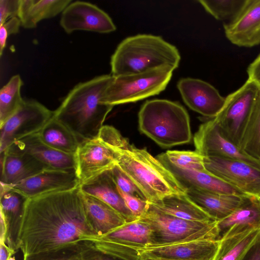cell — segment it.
I'll use <instances>...</instances> for the list:
<instances>
[{"mask_svg":"<svg viewBox=\"0 0 260 260\" xmlns=\"http://www.w3.org/2000/svg\"><path fill=\"white\" fill-rule=\"evenodd\" d=\"M98 236L80 190L51 192L27 200L17 235L23 256Z\"/></svg>","mask_w":260,"mask_h":260,"instance_id":"6da1fadb","label":"cell"},{"mask_svg":"<svg viewBox=\"0 0 260 260\" xmlns=\"http://www.w3.org/2000/svg\"><path fill=\"white\" fill-rule=\"evenodd\" d=\"M99 137L115 151L116 166L134 184L149 203L172 194H186V189L146 148L139 149L111 125H103Z\"/></svg>","mask_w":260,"mask_h":260,"instance_id":"7a4b0ae2","label":"cell"},{"mask_svg":"<svg viewBox=\"0 0 260 260\" xmlns=\"http://www.w3.org/2000/svg\"><path fill=\"white\" fill-rule=\"evenodd\" d=\"M114 77L103 75L77 84L69 92L53 117L67 127L80 143L96 138L113 106L102 102Z\"/></svg>","mask_w":260,"mask_h":260,"instance_id":"3957f363","label":"cell"},{"mask_svg":"<svg viewBox=\"0 0 260 260\" xmlns=\"http://www.w3.org/2000/svg\"><path fill=\"white\" fill-rule=\"evenodd\" d=\"M180 58L177 48L161 37L137 35L126 38L117 46L111 58L112 75L137 74L163 66L175 70Z\"/></svg>","mask_w":260,"mask_h":260,"instance_id":"277c9868","label":"cell"},{"mask_svg":"<svg viewBox=\"0 0 260 260\" xmlns=\"http://www.w3.org/2000/svg\"><path fill=\"white\" fill-rule=\"evenodd\" d=\"M140 131L162 147L189 143V117L177 102L162 99L146 101L138 114Z\"/></svg>","mask_w":260,"mask_h":260,"instance_id":"5b68a950","label":"cell"},{"mask_svg":"<svg viewBox=\"0 0 260 260\" xmlns=\"http://www.w3.org/2000/svg\"><path fill=\"white\" fill-rule=\"evenodd\" d=\"M151 230L148 246H161L197 240H219L217 221H194L158 212L150 206L139 218Z\"/></svg>","mask_w":260,"mask_h":260,"instance_id":"8992f818","label":"cell"},{"mask_svg":"<svg viewBox=\"0 0 260 260\" xmlns=\"http://www.w3.org/2000/svg\"><path fill=\"white\" fill-rule=\"evenodd\" d=\"M173 68L163 66L148 71L114 77L102 102L114 106L133 103L163 91L172 76Z\"/></svg>","mask_w":260,"mask_h":260,"instance_id":"52a82bcc","label":"cell"},{"mask_svg":"<svg viewBox=\"0 0 260 260\" xmlns=\"http://www.w3.org/2000/svg\"><path fill=\"white\" fill-rule=\"evenodd\" d=\"M151 230L139 219L127 222L108 234L87 238L95 248L123 260H140L137 250L151 243Z\"/></svg>","mask_w":260,"mask_h":260,"instance_id":"ba28073f","label":"cell"},{"mask_svg":"<svg viewBox=\"0 0 260 260\" xmlns=\"http://www.w3.org/2000/svg\"><path fill=\"white\" fill-rule=\"evenodd\" d=\"M258 89L254 83L247 79L225 97L222 108L214 118L224 136L239 147Z\"/></svg>","mask_w":260,"mask_h":260,"instance_id":"9c48e42d","label":"cell"},{"mask_svg":"<svg viewBox=\"0 0 260 260\" xmlns=\"http://www.w3.org/2000/svg\"><path fill=\"white\" fill-rule=\"evenodd\" d=\"M53 113L37 101L24 100L18 110L0 126V152L16 142L39 133Z\"/></svg>","mask_w":260,"mask_h":260,"instance_id":"30bf717a","label":"cell"},{"mask_svg":"<svg viewBox=\"0 0 260 260\" xmlns=\"http://www.w3.org/2000/svg\"><path fill=\"white\" fill-rule=\"evenodd\" d=\"M206 170L247 196L260 199V170L243 161L204 157Z\"/></svg>","mask_w":260,"mask_h":260,"instance_id":"8fae6325","label":"cell"},{"mask_svg":"<svg viewBox=\"0 0 260 260\" xmlns=\"http://www.w3.org/2000/svg\"><path fill=\"white\" fill-rule=\"evenodd\" d=\"M195 151L204 157L217 156L247 162L260 170V161L246 154L223 134L214 118L202 124L194 135Z\"/></svg>","mask_w":260,"mask_h":260,"instance_id":"7c38bea8","label":"cell"},{"mask_svg":"<svg viewBox=\"0 0 260 260\" xmlns=\"http://www.w3.org/2000/svg\"><path fill=\"white\" fill-rule=\"evenodd\" d=\"M75 160V173L80 185L116 166L115 151L98 136L80 144Z\"/></svg>","mask_w":260,"mask_h":260,"instance_id":"4fadbf2b","label":"cell"},{"mask_svg":"<svg viewBox=\"0 0 260 260\" xmlns=\"http://www.w3.org/2000/svg\"><path fill=\"white\" fill-rule=\"evenodd\" d=\"M60 25L68 34L76 30L109 33L116 29L110 17L103 10L90 3L75 1L61 13Z\"/></svg>","mask_w":260,"mask_h":260,"instance_id":"5bb4252c","label":"cell"},{"mask_svg":"<svg viewBox=\"0 0 260 260\" xmlns=\"http://www.w3.org/2000/svg\"><path fill=\"white\" fill-rule=\"evenodd\" d=\"M177 88L188 107L210 119L217 116L225 103V98L217 89L199 79L182 78L178 81Z\"/></svg>","mask_w":260,"mask_h":260,"instance_id":"9a60e30c","label":"cell"},{"mask_svg":"<svg viewBox=\"0 0 260 260\" xmlns=\"http://www.w3.org/2000/svg\"><path fill=\"white\" fill-rule=\"evenodd\" d=\"M219 240H197L147 246L137 250L140 257L176 260H213Z\"/></svg>","mask_w":260,"mask_h":260,"instance_id":"2e32d148","label":"cell"},{"mask_svg":"<svg viewBox=\"0 0 260 260\" xmlns=\"http://www.w3.org/2000/svg\"><path fill=\"white\" fill-rule=\"evenodd\" d=\"M80 185L75 172L47 169L18 184L6 185L29 199L51 192L72 189Z\"/></svg>","mask_w":260,"mask_h":260,"instance_id":"e0dca14e","label":"cell"},{"mask_svg":"<svg viewBox=\"0 0 260 260\" xmlns=\"http://www.w3.org/2000/svg\"><path fill=\"white\" fill-rule=\"evenodd\" d=\"M226 38L232 44L250 48L260 44V0H247L240 14L223 24Z\"/></svg>","mask_w":260,"mask_h":260,"instance_id":"ac0fdd59","label":"cell"},{"mask_svg":"<svg viewBox=\"0 0 260 260\" xmlns=\"http://www.w3.org/2000/svg\"><path fill=\"white\" fill-rule=\"evenodd\" d=\"M1 183L18 184L47 169H51L38 159L11 145L1 153Z\"/></svg>","mask_w":260,"mask_h":260,"instance_id":"d6986e66","label":"cell"},{"mask_svg":"<svg viewBox=\"0 0 260 260\" xmlns=\"http://www.w3.org/2000/svg\"><path fill=\"white\" fill-rule=\"evenodd\" d=\"M157 158L186 189L194 188L221 194L247 196L207 171H202L177 167L170 162L164 153L158 155Z\"/></svg>","mask_w":260,"mask_h":260,"instance_id":"ffe728a7","label":"cell"},{"mask_svg":"<svg viewBox=\"0 0 260 260\" xmlns=\"http://www.w3.org/2000/svg\"><path fill=\"white\" fill-rule=\"evenodd\" d=\"M11 145L30 154L51 169L75 172V154L64 153L51 147L41 140L38 133Z\"/></svg>","mask_w":260,"mask_h":260,"instance_id":"44dd1931","label":"cell"},{"mask_svg":"<svg viewBox=\"0 0 260 260\" xmlns=\"http://www.w3.org/2000/svg\"><path fill=\"white\" fill-rule=\"evenodd\" d=\"M219 240L252 228L260 227V199L246 196L230 215L218 221Z\"/></svg>","mask_w":260,"mask_h":260,"instance_id":"7402d4cb","label":"cell"},{"mask_svg":"<svg viewBox=\"0 0 260 260\" xmlns=\"http://www.w3.org/2000/svg\"><path fill=\"white\" fill-rule=\"evenodd\" d=\"M109 171L80 185L81 191L92 196L112 207L123 217L126 222L139 219L126 206Z\"/></svg>","mask_w":260,"mask_h":260,"instance_id":"603a6c76","label":"cell"},{"mask_svg":"<svg viewBox=\"0 0 260 260\" xmlns=\"http://www.w3.org/2000/svg\"><path fill=\"white\" fill-rule=\"evenodd\" d=\"M186 194L213 220L217 221L233 213L241 205L245 197L194 188L186 189Z\"/></svg>","mask_w":260,"mask_h":260,"instance_id":"cb8c5ba5","label":"cell"},{"mask_svg":"<svg viewBox=\"0 0 260 260\" xmlns=\"http://www.w3.org/2000/svg\"><path fill=\"white\" fill-rule=\"evenodd\" d=\"M1 186L0 214L4 217L7 227L6 243L16 252L17 235L28 198L3 183H1Z\"/></svg>","mask_w":260,"mask_h":260,"instance_id":"d4e9b609","label":"cell"},{"mask_svg":"<svg viewBox=\"0 0 260 260\" xmlns=\"http://www.w3.org/2000/svg\"><path fill=\"white\" fill-rule=\"evenodd\" d=\"M81 194L89 220L98 236L105 235L126 222L106 203L81 191Z\"/></svg>","mask_w":260,"mask_h":260,"instance_id":"484cf974","label":"cell"},{"mask_svg":"<svg viewBox=\"0 0 260 260\" xmlns=\"http://www.w3.org/2000/svg\"><path fill=\"white\" fill-rule=\"evenodd\" d=\"M149 204L158 212L183 219L194 221L214 220L186 194H172Z\"/></svg>","mask_w":260,"mask_h":260,"instance_id":"4316f807","label":"cell"},{"mask_svg":"<svg viewBox=\"0 0 260 260\" xmlns=\"http://www.w3.org/2000/svg\"><path fill=\"white\" fill-rule=\"evenodd\" d=\"M71 0H20L18 17L21 26L34 28L40 21L62 12Z\"/></svg>","mask_w":260,"mask_h":260,"instance_id":"83f0119b","label":"cell"},{"mask_svg":"<svg viewBox=\"0 0 260 260\" xmlns=\"http://www.w3.org/2000/svg\"><path fill=\"white\" fill-rule=\"evenodd\" d=\"M259 239L260 227L248 229L222 238L213 260H244Z\"/></svg>","mask_w":260,"mask_h":260,"instance_id":"f1b7e54d","label":"cell"},{"mask_svg":"<svg viewBox=\"0 0 260 260\" xmlns=\"http://www.w3.org/2000/svg\"><path fill=\"white\" fill-rule=\"evenodd\" d=\"M38 134L45 144L67 154H75L81 143L72 131L53 117Z\"/></svg>","mask_w":260,"mask_h":260,"instance_id":"f546056e","label":"cell"},{"mask_svg":"<svg viewBox=\"0 0 260 260\" xmlns=\"http://www.w3.org/2000/svg\"><path fill=\"white\" fill-rule=\"evenodd\" d=\"M240 148L260 161V88L246 124Z\"/></svg>","mask_w":260,"mask_h":260,"instance_id":"4dcf8cb0","label":"cell"},{"mask_svg":"<svg viewBox=\"0 0 260 260\" xmlns=\"http://www.w3.org/2000/svg\"><path fill=\"white\" fill-rule=\"evenodd\" d=\"M23 82L19 75L12 76L0 90V126L20 107L24 100L21 95Z\"/></svg>","mask_w":260,"mask_h":260,"instance_id":"1f68e13d","label":"cell"},{"mask_svg":"<svg viewBox=\"0 0 260 260\" xmlns=\"http://www.w3.org/2000/svg\"><path fill=\"white\" fill-rule=\"evenodd\" d=\"M198 2L216 19L226 21L224 23H227L237 18L247 0H200Z\"/></svg>","mask_w":260,"mask_h":260,"instance_id":"d6a6232c","label":"cell"},{"mask_svg":"<svg viewBox=\"0 0 260 260\" xmlns=\"http://www.w3.org/2000/svg\"><path fill=\"white\" fill-rule=\"evenodd\" d=\"M88 241H81L54 249L23 256V260H85Z\"/></svg>","mask_w":260,"mask_h":260,"instance_id":"836d02e7","label":"cell"},{"mask_svg":"<svg viewBox=\"0 0 260 260\" xmlns=\"http://www.w3.org/2000/svg\"><path fill=\"white\" fill-rule=\"evenodd\" d=\"M163 153L170 162L177 167L207 171L204 164V156L196 151L168 150Z\"/></svg>","mask_w":260,"mask_h":260,"instance_id":"e575fe53","label":"cell"},{"mask_svg":"<svg viewBox=\"0 0 260 260\" xmlns=\"http://www.w3.org/2000/svg\"><path fill=\"white\" fill-rule=\"evenodd\" d=\"M117 188L126 206L136 217L139 219L147 212L149 208L147 201L125 193L117 187Z\"/></svg>","mask_w":260,"mask_h":260,"instance_id":"d590c367","label":"cell"},{"mask_svg":"<svg viewBox=\"0 0 260 260\" xmlns=\"http://www.w3.org/2000/svg\"><path fill=\"white\" fill-rule=\"evenodd\" d=\"M109 171L116 186L121 191L145 200L137 187L117 167H114Z\"/></svg>","mask_w":260,"mask_h":260,"instance_id":"8d00e7d4","label":"cell"},{"mask_svg":"<svg viewBox=\"0 0 260 260\" xmlns=\"http://www.w3.org/2000/svg\"><path fill=\"white\" fill-rule=\"evenodd\" d=\"M21 26L18 17H13L0 25V56L2 55L3 51L6 46V42L9 36L19 32Z\"/></svg>","mask_w":260,"mask_h":260,"instance_id":"74e56055","label":"cell"},{"mask_svg":"<svg viewBox=\"0 0 260 260\" xmlns=\"http://www.w3.org/2000/svg\"><path fill=\"white\" fill-rule=\"evenodd\" d=\"M20 0H0V25L9 19L18 17Z\"/></svg>","mask_w":260,"mask_h":260,"instance_id":"f35d334b","label":"cell"},{"mask_svg":"<svg viewBox=\"0 0 260 260\" xmlns=\"http://www.w3.org/2000/svg\"><path fill=\"white\" fill-rule=\"evenodd\" d=\"M89 246L85 250L83 254L85 260H123L104 253L95 248L91 245L89 242Z\"/></svg>","mask_w":260,"mask_h":260,"instance_id":"ab89813d","label":"cell"},{"mask_svg":"<svg viewBox=\"0 0 260 260\" xmlns=\"http://www.w3.org/2000/svg\"><path fill=\"white\" fill-rule=\"evenodd\" d=\"M248 79L254 83L260 88V53L249 64L247 69Z\"/></svg>","mask_w":260,"mask_h":260,"instance_id":"60d3db41","label":"cell"},{"mask_svg":"<svg viewBox=\"0 0 260 260\" xmlns=\"http://www.w3.org/2000/svg\"><path fill=\"white\" fill-rule=\"evenodd\" d=\"M244 260H260V239L249 250Z\"/></svg>","mask_w":260,"mask_h":260,"instance_id":"b9f144b4","label":"cell"},{"mask_svg":"<svg viewBox=\"0 0 260 260\" xmlns=\"http://www.w3.org/2000/svg\"><path fill=\"white\" fill-rule=\"evenodd\" d=\"M15 253L6 243H0V260H8Z\"/></svg>","mask_w":260,"mask_h":260,"instance_id":"7bdbcfd3","label":"cell"},{"mask_svg":"<svg viewBox=\"0 0 260 260\" xmlns=\"http://www.w3.org/2000/svg\"><path fill=\"white\" fill-rule=\"evenodd\" d=\"M140 260H176V259H160V258H151V257H140Z\"/></svg>","mask_w":260,"mask_h":260,"instance_id":"ee69618b","label":"cell"},{"mask_svg":"<svg viewBox=\"0 0 260 260\" xmlns=\"http://www.w3.org/2000/svg\"><path fill=\"white\" fill-rule=\"evenodd\" d=\"M8 260H16L14 256H10Z\"/></svg>","mask_w":260,"mask_h":260,"instance_id":"f6af8a7d","label":"cell"}]
</instances>
